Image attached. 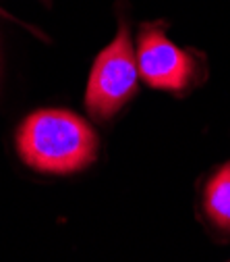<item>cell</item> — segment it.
Here are the masks:
<instances>
[{"mask_svg":"<svg viewBox=\"0 0 230 262\" xmlns=\"http://www.w3.org/2000/svg\"><path fill=\"white\" fill-rule=\"evenodd\" d=\"M17 152L27 167L50 175L83 171L97 158V136L91 125L71 111L42 108L17 129Z\"/></svg>","mask_w":230,"mask_h":262,"instance_id":"1","label":"cell"},{"mask_svg":"<svg viewBox=\"0 0 230 262\" xmlns=\"http://www.w3.org/2000/svg\"><path fill=\"white\" fill-rule=\"evenodd\" d=\"M135 56L139 77L149 88L174 96H187L208 75L203 54L176 46L160 21L141 25Z\"/></svg>","mask_w":230,"mask_h":262,"instance_id":"2","label":"cell"},{"mask_svg":"<svg viewBox=\"0 0 230 262\" xmlns=\"http://www.w3.org/2000/svg\"><path fill=\"white\" fill-rule=\"evenodd\" d=\"M139 83L137 56L126 23L118 25L114 40L95 56L85 90V108L95 121H110L131 98Z\"/></svg>","mask_w":230,"mask_h":262,"instance_id":"3","label":"cell"},{"mask_svg":"<svg viewBox=\"0 0 230 262\" xmlns=\"http://www.w3.org/2000/svg\"><path fill=\"white\" fill-rule=\"evenodd\" d=\"M201 212L218 235L230 237V162L216 169L201 189Z\"/></svg>","mask_w":230,"mask_h":262,"instance_id":"4","label":"cell"}]
</instances>
